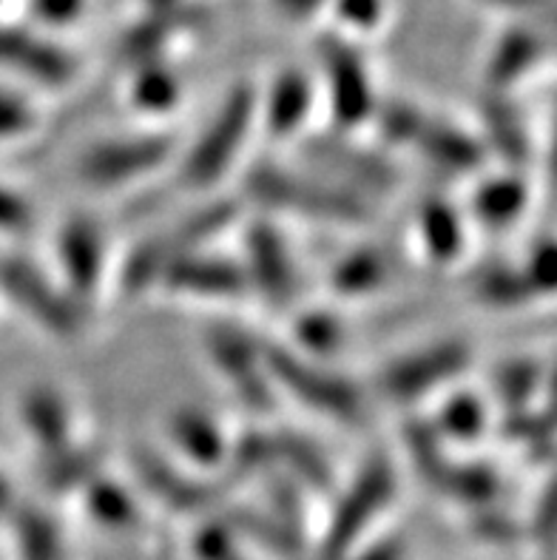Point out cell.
I'll list each match as a JSON object with an SVG mask.
<instances>
[{"mask_svg":"<svg viewBox=\"0 0 557 560\" xmlns=\"http://www.w3.org/2000/svg\"><path fill=\"white\" fill-rule=\"evenodd\" d=\"M242 191L265 211L288 213L322 225L353 228L373 220V206L368 197L322 174L274 163V160L251 165L242 177Z\"/></svg>","mask_w":557,"mask_h":560,"instance_id":"obj_1","label":"cell"},{"mask_svg":"<svg viewBox=\"0 0 557 560\" xmlns=\"http://www.w3.org/2000/svg\"><path fill=\"white\" fill-rule=\"evenodd\" d=\"M256 97L259 94L251 85H236L222 97L211 120L199 128L197 140L179 154L174 171L179 188L194 194L211 191L231 174L256 128Z\"/></svg>","mask_w":557,"mask_h":560,"instance_id":"obj_2","label":"cell"},{"mask_svg":"<svg viewBox=\"0 0 557 560\" xmlns=\"http://www.w3.org/2000/svg\"><path fill=\"white\" fill-rule=\"evenodd\" d=\"M240 220V202L231 197L208 199L197 211L185 213L183 220L171 222L163 231L142 236L135 248L128 250L120 270V288L128 296L156 288L163 270L174 259L197 248H208L217 236H222L233 222Z\"/></svg>","mask_w":557,"mask_h":560,"instance_id":"obj_3","label":"cell"},{"mask_svg":"<svg viewBox=\"0 0 557 560\" xmlns=\"http://www.w3.org/2000/svg\"><path fill=\"white\" fill-rule=\"evenodd\" d=\"M265 368L279 396H288L336 424H361L368 416V401L353 378L333 370L330 364L307 359L290 345L265 341Z\"/></svg>","mask_w":557,"mask_h":560,"instance_id":"obj_4","label":"cell"},{"mask_svg":"<svg viewBox=\"0 0 557 560\" xmlns=\"http://www.w3.org/2000/svg\"><path fill=\"white\" fill-rule=\"evenodd\" d=\"M395 492H398V472H395L393 458L384 453H373L370 458H364L361 467L356 469L353 481L347 483L341 495L336 498V506H333L322 544H318V558L341 560L359 544H364L375 521L395 501Z\"/></svg>","mask_w":557,"mask_h":560,"instance_id":"obj_5","label":"cell"},{"mask_svg":"<svg viewBox=\"0 0 557 560\" xmlns=\"http://www.w3.org/2000/svg\"><path fill=\"white\" fill-rule=\"evenodd\" d=\"M0 293L43 334L55 339H74L83 334L85 307L66 291L60 279L28 256H0Z\"/></svg>","mask_w":557,"mask_h":560,"instance_id":"obj_6","label":"cell"},{"mask_svg":"<svg viewBox=\"0 0 557 560\" xmlns=\"http://www.w3.org/2000/svg\"><path fill=\"white\" fill-rule=\"evenodd\" d=\"M179 151L171 131H137V135L103 137L80 154L78 174L92 188H123L146 179L169 165Z\"/></svg>","mask_w":557,"mask_h":560,"instance_id":"obj_7","label":"cell"},{"mask_svg":"<svg viewBox=\"0 0 557 560\" xmlns=\"http://www.w3.org/2000/svg\"><path fill=\"white\" fill-rule=\"evenodd\" d=\"M302 151L316 174L345 185L350 191L368 197L384 194L398 185L402 174L398 165L384 151L373 149L368 142H359L353 135L333 128L327 135H307Z\"/></svg>","mask_w":557,"mask_h":560,"instance_id":"obj_8","label":"cell"},{"mask_svg":"<svg viewBox=\"0 0 557 560\" xmlns=\"http://www.w3.org/2000/svg\"><path fill=\"white\" fill-rule=\"evenodd\" d=\"M205 353L247 410L256 416L274 410L279 393L265 368V341L245 327L217 322L205 330Z\"/></svg>","mask_w":557,"mask_h":560,"instance_id":"obj_9","label":"cell"},{"mask_svg":"<svg viewBox=\"0 0 557 560\" xmlns=\"http://www.w3.org/2000/svg\"><path fill=\"white\" fill-rule=\"evenodd\" d=\"M473 362V348L461 339H438L395 355L379 373V390L398 405H416L441 393Z\"/></svg>","mask_w":557,"mask_h":560,"instance_id":"obj_10","label":"cell"},{"mask_svg":"<svg viewBox=\"0 0 557 560\" xmlns=\"http://www.w3.org/2000/svg\"><path fill=\"white\" fill-rule=\"evenodd\" d=\"M251 293L265 299L270 307H293L302 291L299 265L293 259L288 240L270 220H254L245 228V248H242Z\"/></svg>","mask_w":557,"mask_h":560,"instance_id":"obj_11","label":"cell"},{"mask_svg":"<svg viewBox=\"0 0 557 560\" xmlns=\"http://www.w3.org/2000/svg\"><path fill=\"white\" fill-rule=\"evenodd\" d=\"M156 288H163L169 296L194 302H242L251 296V282L240 256L211 248H197L174 259Z\"/></svg>","mask_w":557,"mask_h":560,"instance_id":"obj_12","label":"cell"},{"mask_svg":"<svg viewBox=\"0 0 557 560\" xmlns=\"http://www.w3.org/2000/svg\"><path fill=\"white\" fill-rule=\"evenodd\" d=\"M60 284L89 311L106 277L108 240L103 222L89 213H74L55 236Z\"/></svg>","mask_w":557,"mask_h":560,"instance_id":"obj_13","label":"cell"},{"mask_svg":"<svg viewBox=\"0 0 557 560\" xmlns=\"http://www.w3.org/2000/svg\"><path fill=\"white\" fill-rule=\"evenodd\" d=\"M131 469L142 490L174 512L199 515L222 504V498L228 495L225 481H211L202 472H190L151 447H135Z\"/></svg>","mask_w":557,"mask_h":560,"instance_id":"obj_14","label":"cell"},{"mask_svg":"<svg viewBox=\"0 0 557 560\" xmlns=\"http://www.w3.org/2000/svg\"><path fill=\"white\" fill-rule=\"evenodd\" d=\"M322 66H325L333 126L353 135L356 128L373 120L375 106H379V94H375L368 63L361 60V55L350 43L327 40L322 49Z\"/></svg>","mask_w":557,"mask_h":560,"instance_id":"obj_15","label":"cell"},{"mask_svg":"<svg viewBox=\"0 0 557 560\" xmlns=\"http://www.w3.org/2000/svg\"><path fill=\"white\" fill-rule=\"evenodd\" d=\"M165 435H169L171 447L177 450L179 458L188 467H194V472L211 476V472L225 469L231 435L222 430L213 412L197 405L177 407L165 421Z\"/></svg>","mask_w":557,"mask_h":560,"instance_id":"obj_16","label":"cell"},{"mask_svg":"<svg viewBox=\"0 0 557 560\" xmlns=\"http://www.w3.org/2000/svg\"><path fill=\"white\" fill-rule=\"evenodd\" d=\"M316 106V83L299 69H285L268 85L265 97H256V122L270 140H290L304 135Z\"/></svg>","mask_w":557,"mask_h":560,"instance_id":"obj_17","label":"cell"},{"mask_svg":"<svg viewBox=\"0 0 557 560\" xmlns=\"http://www.w3.org/2000/svg\"><path fill=\"white\" fill-rule=\"evenodd\" d=\"M409 149L418 151L427 163L446 174H480L489 160L478 131H469L466 126L446 120V117H432L430 112L423 117Z\"/></svg>","mask_w":557,"mask_h":560,"instance_id":"obj_18","label":"cell"},{"mask_svg":"<svg viewBox=\"0 0 557 560\" xmlns=\"http://www.w3.org/2000/svg\"><path fill=\"white\" fill-rule=\"evenodd\" d=\"M484 149L489 156H498L507 168L523 171L532 160V135L523 120L521 108L503 94L492 92L480 106V131Z\"/></svg>","mask_w":557,"mask_h":560,"instance_id":"obj_19","label":"cell"},{"mask_svg":"<svg viewBox=\"0 0 557 560\" xmlns=\"http://www.w3.org/2000/svg\"><path fill=\"white\" fill-rule=\"evenodd\" d=\"M427 483L450 501H459L473 510H487L503 495L501 469L480 458H452L446 455L427 476Z\"/></svg>","mask_w":557,"mask_h":560,"instance_id":"obj_20","label":"cell"},{"mask_svg":"<svg viewBox=\"0 0 557 560\" xmlns=\"http://www.w3.org/2000/svg\"><path fill=\"white\" fill-rule=\"evenodd\" d=\"M23 433L32 439L37 455L51 453L74 441V412H71L69 398L51 387V384H35L21 396L18 405Z\"/></svg>","mask_w":557,"mask_h":560,"instance_id":"obj_21","label":"cell"},{"mask_svg":"<svg viewBox=\"0 0 557 560\" xmlns=\"http://www.w3.org/2000/svg\"><path fill=\"white\" fill-rule=\"evenodd\" d=\"M532 199V188L523 171H501L480 177L469 197V217L487 231H509L521 222Z\"/></svg>","mask_w":557,"mask_h":560,"instance_id":"obj_22","label":"cell"},{"mask_svg":"<svg viewBox=\"0 0 557 560\" xmlns=\"http://www.w3.org/2000/svg\"><path fill=\"white\" fill-rule=\"evenodd\" d=\"M418 245L432 265L459 262L466 250V213L446 197L421 199L416 211Z\"/></svg>","mask_w":557,"mask_h":560,"instance_id":"obj_23","label":"cell"},{"mask_svg":"<svg viewBox=\"0 0 557 560\" xmlns=\"http://www.w3.org/2000/svg\"><path fill=\"white\" fill-rule=\"evenodd\" d=\"M97 472H103V450L78 439L51 450V453H43L37 462L43 490L51 495L80 492Z\"/></svg>","mask_w":557,"mask_h":560,"instance_id":"obj_24","label":"cell"},{"mask_svg":"<svg viewBox=\"0 0 557 560\" xmlns=\"http://www.w3.org/2000/svg\"><path fill=\"white\" fill-rule=\"evenodd\" d=\"M276 469L302 487L304 492L333 490V464L316 441L297 430H274Z\"/></svg>","mask_w":557,"mask_h":560,"instance_id":"obj_25","label":"cell"},{"mask_svg":"<svg viewBox=\"0 0 557 560\" xmlns=\"http://www.w3.org/2000/svg\"><path fill=\"white\" fill-rule=\"evenodd\" d=\"M430 424L446 447L450 444L466 447V444H478L489 433L492 410H489V401L480 393L461 387V390L446 393Z\"/></svg>","mask_w":557,"mask_h":560,"instance_id":"obj_26","label":"cell"},{"mask_svg":"<svg viewBox=\"0 0 557 560\" xmlns=\"http://www.w3.org/2000/svg\"><path fill=\"white\" fill-rule=\"evenodd\" d=\"M393 265L381 245H356L330 268V291L341 299H364L387 284Z\"/></svg>","mask_w":557,"mask_h":560,"instance_id":"obj_27","label":"cell"},{"mask_svg":"<svg viewBox=\"0 0 557 560\" xmlns=\"http://www.w3.org/2000/svg\"><path fill=\"white\" fill-rule=\"evenodd\" d=\"M85 512L108 529H135L142 521L140 501L126 483L112 478L108 472H97L83 490Z\"/></svg>","mask_w":557,"mask_h":560,"instance_id":"obj_28","label":"cell"},{"mask_svg":"<svg viewBox=\"0 0 557 560\" xmlns=\"http://www.w3.org/2000/svg\"><path fill=\"white\" fill-rule=\"evenodd\" d=\"M290 334H293L290 348L297 353L316 359V362H330V355L345 348L347 325L330 307H304L297 313Z\"/></svg>","mask_w":557,"mask_h":560,"instance_id":"obj_29","label":"cell"},{"mask_svg":"<svg viewBox=\"0 0 557 560\" xmlns=\"http://www.w3.org/2000/svg\"><path fill=\"white\" fill-rule=\"evenodd\" d=\"M469 291L480 305L495 307V311L521 307L537 299L521 265L509 262H489L475 270L473 279H469Z\"/></svg>","mask_w":557,"mask_h":560,"instance_id":"obj_30","label":"cell"},{"mask_svg":"<svg viewBox=\"0 0 557 560\" xmlns=\"http://www.w3.org/2000/svg\"><path fill=\"white\" fill-rule=\"evenodd\" d=\"M179 97H183V85L179 78L169 66L146 63L140 66V71L131 80V89H128V103L142 117H169L174 114V108L179 106Z\"/></svg>","mask_w":557,"mask_h":560,"instance_id":"obj_31","label":"cell"},{"mask_svg":"<svg viewBox=\"0 0 557 560\" xmlns=\"http://www.w3.org/2000/svg\"><path fill=\"white\" fill-rule=\"evenodd\" d=\"M546 51L544 40H537V35H523V32H512L503 37L501 46L495 49L492 60H489L487 80L492 85V92L503 94L509 85H515L541 63V55Z\"/></svg>","mask_w":557,"mask_h":560,"instance_id":"obj_32","label":"cell"},{"mask_svg":"<svg viewBox=\"0 0 557 560\" xmlns=\"http://www.w3.org/2000/svg\"><path fill=\"white\" fill-rule=\"evenodd\" d=\"M12 521L21 560H60L63 538H60V526L49 512L40 506H14Z\"/></svg>","mask_w":557,"mask_h":560,"instance_id":"obj_33","label":"cell"},{"mask_svg":"<svg viewBox=\"0 0 557 560\" xmlns=\"http://www.w3.org/2000/svg\"><path fill=\"white\" fill-rule=\"evenodd\" d=\"M544 384V364L537 359H507L492 370V396L503 410L532 407Z\"/></svg>","mask_w":557,"mask_h":560,"instance_id":"obj_34","label":"cell"},{"mask_svg":"<svg viewBox=\"0 0 557 560\" xmlns=\"http://www.w3.org/2000/svg\"><path fill=\"white\" fill-rule=\"evenodd\" d=\"M498 433L507 444L521 447L530 458H535V455L549 458L552 416L546 410H537L535 405L521 407V410H507V416L498 421Z\"/></svg>","mask_w":557,"mask_h":560,"instance_id":"obj_35","label":"cell"},{"mask_svg":"<svg viewBox=\"0 0 557 560\" xmlns=\"http://www.w3.org/2000/svg\"><path fill=\"white\" fill-rule=\"evenodd\" d=\"M37 126V108L23 94L0 89V140L26 137Z\"/></svg>","mask_w":557,"mask_h":560,"instance_id":"obj_36","label":"cell"},{"mask_svg":"<svg viewBox=\"0 0 557 560\" xmlns=\"http://www.w3.org/2000/svg\"><path fill=\"white\" fill-rule=\"evenodd\" d=\"M197 560H236V533L222 518L205 524L194 538Z\"/></svg>","mask_w":557,"mask_h":560,"instance_id":"obj_37","label":"cell"},{"mask_svg":"<svg viewBox=\"0 0 557 560\" xmlns=\"http://www.w3.org/2000/svg\"><path fill=\"white\" fill-rule=\"evenodd\" d=\"M523 273H526V279H530L532 291L537 293V296H549L552 288H555V268H557V259H555V245H552V240L546 236V240H541L532 248V254L526 256V262H521Z\"/></svg>","mask_w":557,"mask_h":560,"instance_id":"obj_38","label":"cell"},{"mask_svg":"<svg viewBox=\"0 0 557 560\" xmlns=\"http://www.w3.org/2000/svg\"><path fill=\"white\" fill-rule=\"evenodd\" d=\"M35 225V211L28 199L9 185H0V231L12 236H23Z\"/></svg>","mask_w":557,"mask_h":560,"instance_id":"obj_39","label":"cell"},{"mask_svg":"<svg viewBox=\"0 0 557 560\" xmlns=\"http://www.w3.org/2000/svg\"><path fill=\"white\" fill-rule=\"evenodd\" d=\"M341 560H407V540L398 535H379L370 544H359Z\"/></svg>","mask_w":557,"mask_h":560,"instance_id":"obj_40","label":"cell"},{"mask_svg":"<svg viewBox=\"0 0 557 560\" xmlns=\"http://www.w3.org/2000/svg\"><path fill=\"white\" fill-rule=\"evenodd\" d=\"M14 510V490L9 478L0 472V515H12Z\"/></svg>","mask_w":557,"mask_h":560,"instance_id":"obj_41","label":"cell"},{"mask_svg":"<svg viewBox=\"0 0 557 560\" xmlns=\"http://www.w3.org/2000/svg\"><path fill=\"white\" fill-rule=\"evenodd\" d=\"M236 560H240V558H236Z\"/></svg>","mask_w":557,"mask_h":560,"instance_id":"obj_42","label":"cell"}]
</instances>
